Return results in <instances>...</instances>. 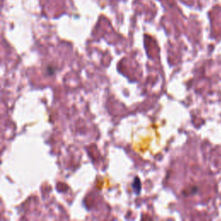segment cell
I'll return each instance as SVG.
<instances>
[{
  "instance_id": "1",
  "label": "cell",
  "mask_w": 221,
  "mask_h": 221,
  "mask_svg": "<svg viewBox=\"0 0 221 221\" xmlns=\"http://www.w3.org/2000/svg\"><path fill=\"white\" fill-rule=\"evenodd\" d=\"M132 187H133V190L135 191V193L137 194H139L140 193V191H141V181H140V179L136 177L133 184H132Z\"/></svg>"
}]
</instances>
